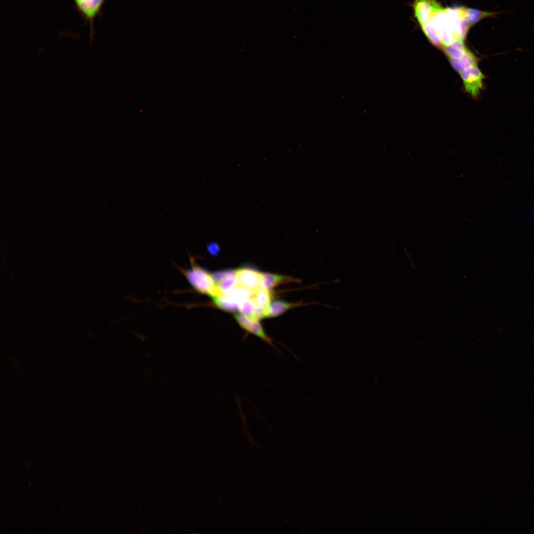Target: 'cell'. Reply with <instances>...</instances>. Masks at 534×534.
<instances>
[{
  "mask_svg": "<svg viewBox=\"0 0 534 534\" xmlns=\"http://www.w3.org/2000/svg\"><path fill=\"white\" fill-rule=\"evenodd\" d=\"M191 263L190 268L181 270L192 288L198 293L211 298L220 295L211 273L198 266L192 259Z\"/></svg>",
  "mask_w": 534,
  "mask_h": 534,
  "instance_id": "obj_1",
  "label": "cell"
},
{
  "mask_svg": "<svg viewBox=\"0 0 534 534\" xmlns=\"http://www.w3.org/2000/svg\"><path fill=\"white\" fill-rule=\"evenodd\" d=\"M73 0L76 10L84 21V24L89 26V37L90 43H91L95 36L94 20L96 17L102 15L101 8L105 0Z\"/></svg>",
  "mask_w": 534,
  "mask_h": 534,
  "instance_id": "obj_2",
  "label": "cell"
},
{
  "mask_svg": "<svg viewBox=\"0 0 534 534\" xmlns=\"http://www.w3.org/2000/svg\"><path fill=\"white\" fill-rule=\"evenodd\" d=\"M465 91L473 98L477 99L485 88L486 77L477 65L467 67L460 72Z\"/></svg>",
  "mask_w": 534,
  "mask_h": 534,
  "instance_id": "obj_3",
  "label": "cell"
},
{
  "mask_svg": "<svg viewBox=\"0 0 534 534\" xmlns=\"http://www.w3.org/2000/svg\"><path fill=\"white\" fill-rule=\"evenodd\" d=\"M234 318L240 327L276 349L272 339L266 333L260 320L252 318L241 313L234 314Z\"/></svg>",
  "mask_w": 534,
  "mask_h": 534,
  "instance_id": "obj_4",
  "label": "cell"
},
{
  "mask_svg": "<svg viewBox=\"0 0 534 534\" xmlns=\"http://www.w3.org/2000/svg\"><path fill=\"white\" fill-rule=\"evenodd\" d=\"M413 8L415 17L421 26L443 8L436 0H414Z\"/></svg>",
  "mask_w": 534,
  "mask_h": 534,
  "instance_id": "obj_5",
  "label": "cell"
},
{
  "mask_svg": "<svg viewBox=\"0 0 534 534\" xmlns=\"http://www.w3.org/2000/svg\"><path fill=\"white\" fill-rule=\"evenodd\" d=\"M211 273L220 295L227 293L238 285L236 269L222 270Z\"/></svg>",
  "mask_w": 534,
  "mask_h": 534,
  "instance_id": "obj_6",
  "label": "cell"
},
{
  "mask_svg": "<svg viewBox=\"0 0 534 534\" xmlns=\"http://www.w3.org/2000/svg\"><path fill=\"white\" fill-rule=\"evenodd\" d=\"M432 19L438 28L443 46L449 45L458 39L447 21L445 8H443L439 11Z\"/></svg>",
  "mask_w": 534,
  "mask_h": 534,
  "instance_id": "obj_7",
  "label": "cell"
},
{
  "mask_svg": "<svg viewBox=\"0 0 534 534\" xmlns=\"http://www.w3.org/2000/svg\"><path fill=\"white\" fill-rule=\"evenodd\" d=\"M238 285L246 289L254 291L261 287V272L246 267L236 269Z\"/></svg>",
  "mask_w": 534,
  "mask_h": 534,
  "instance_id": "obj_8",
  "label": "cell"
},
{
  "mask_svg": "<svg viewBox=\"0 0 534 534\" xmlns=\"http://www.w3.org/2000/svg\"><path fill=\"white\" fill-rule=\"evenodd\" d=\"M301 282L300 279L288 275L261 272V287L269 291L278 285Z\"/></svg>",
  "mask_w": 534,
  "mask_h": 534,
  "instance_id": "obj_9",
  "label": "cell"
},
{
  "mask_svg": "<svg viewBox=\"0 0 534 534\" xmlns=\"http://www.w3.org/2000/svg\"><path fill=\"white\" fill-rule=\"evenodd\" d=\"M318 304V302L304 303L303 300L297 302H288L281 300L271 301L268 310L267 317H274L283 314L290 309L310 305Z\"/></svg>",
  "mask_w": 534,
  "mask_h": 534,
  "instance_id": "obj_10",
  "label": "cell"
},
{
  "mask_svg": "<svg viewBox=\"0 0 534 534\" xmlns=\"http://www.w3.org/2000/svg\"><path fill=\"white\" fill-rule=\"evenodd\" d=\"M463 15L468 23L471 27L484 19L495 18L502 11H487L477 9L463 7Z\"/></svg>",
  "mask_w": 534,
  "mask_h": 534,
  "instance_id": "obj_11",
  "label": "cell"
},
{
  "mask_svg": "<svg viewBox=\"0 0 534 534\" xmlns=\"http://www.w3.org/2000/svg\"><path fill=\"white\" fill-rule=\"evenodd\" d=\"M250 297L253 300L257 308L266 312L267 317L268 308L271 301L270 291L259 287L252 292Z\"/></svg>",
  "mask_w": 534,
  "mask_h": 534,
  "instance_id": "obj_12",
  "label": "cell"
},
{
  "mask_svg": "<svg viewBox=\"0 0 534 534\" xmlns=\"http://www.w3.org/2000/svg\"><path fill=\"white\" fill-rule=\"evenodd\" d=\"M449 60L455 70L460 73L467 67L477 65L479 59L468 49L461 57Z\"/></svg>",
  "mask_w": 534,
  "mask_h": 534,
  "instance_id": "obj_13",
  "label": "cell"
},
{
  "mask_svg": "<svg viewBox=\"0 0 534 534\" xmlns=\"http://www.w3.org/2000/svg\"><path fill=\"white\" fill-rule=\"evenodd\" d=\"M425 35L430 42L435 46L442 49V44L438 28L432 19L421 25Z\"/></svg>",
  "mask_w": 534,
  "mask_h": 534,
  "instance_id": "obj_14",
  "label": "cell"
},
{
  "mask_svg": "<svg viewBox=\"0 0 534 534\" xmlns=\"http://www.w3.org/2000/svg\"><path fill=\"white\" fill-rule=\"evenodd\" d=\"M463 41L458 38L450 44L443 46L442 49L448 59H458L465 54L468 48Z\"/></svg>",
  "mask_w": 534,
  "mask_h": 534,
  "instance_id": "obj_15",
  "label": "cell"
},
{
  "mask_svg": "<svg viewBox=\"0 0 534 534\" xmlns=\"http://www.w3.org/2000/svg\"><path fill=\"white\" fill-rule=\"evenodd\" d=\"M212 298L214 304L219 309L229 312L238 311V304L224 295H217Z\"/></svg>",
  "mask_w": 534,
  "mask_h": 534,
  "instance_id": "obj_16",
  "label": "cell"
},
{
  "mask_svg": "<svg viewBox=\"0 0 534 534\" xmlns=\"http://www.w3.org/2000/svg\"><path fill=\"white\" fill-rule=\"evenodd\" d=\"M256 309V306L250 297L245 299L238 303V311L249 317L256 319L255 318Z\"/></svg>",
  "mask_w": 534,
  "mask_h": 534,
  "instance_id": "obj_17",
  "label": "cell"
},
{
  "mask_svg": "<svg viewBox=\"0 0 534 534\" xmlns=\"http://www.w3.org/2000/svg\"><path fill=\"white\" fill-rule=\"evenodd\" d=\"M207 250L209 253L213 256H216L219 253L220 248L218 243L212 242L208 244Z\"/></svg>",
  "mask_w": 534,
  "mask_h": 534,
  "instance_id": "obj_18",
  "label": "cell"
}]
</instances>
